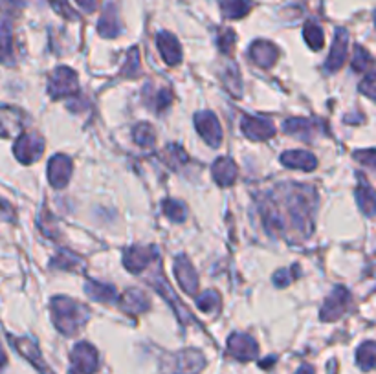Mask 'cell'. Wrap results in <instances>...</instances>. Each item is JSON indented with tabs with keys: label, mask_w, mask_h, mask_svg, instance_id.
<instances>
[{
	"label": "cell",
	"mask_w": 376,
	"mask_h": 374,
	"mask_svg": "<svg viewBox=\"0 0 376 374\" xmlns=\"http://www.w3.org/2000/svg\"><path fill=\"white\" fill-rule=\"evenodd\" d=\"M50 308L55 327L64 336H75L88 320L87 308L68 297H54Z\"/></svg>",
	"instance_id": "1"
},
{
	"label": "cell",
	"mask_w": 376,
	"mask_h": 374,
	"mask_svg": "<svg viewBox=\"0 0 376 374\" xmlns=\"http://www.w3.org/2000/svg\"><path fill=\"white\" fill-rule=\"evenodd\" d=\"M206 366V358L200 351L183 349V351L171 354L162 361L164 374H198Z\"/></svg>",
	"instance_id": "2"
},
{
	"label": "cell",
	"mask_w": 376,
	"mask_h": 374,
	"mask_svg": "<svg viewBox=\"0 0 376 374\" xmlns=\"http://www.w3.org/2000/svg\"><path fill=\"white\" fill-rule=\"evenodd\" d=\"M48 92L51 97H70L78 92V73L72 68L61 66L50 76Z\"/></svg>",
	"instance_id": "3"
},
{
	"label": "cell",
	"mask_w": 376,
	"mask_h": 374,
	"mask_svg": "<svg viewBox=\"0 0 376 374\" xmlns=\"http://www.w3.org/2000/svg\"><path fill=\"white\" fill-rule=\"evenodd\" d=\"M15 156L18 162L23 164H32V162L39 160L44 152V142L41 136L37 134H23L15 143Z\"/></svg>",
	"instance_id": "4"
},
{
	"label": "cell",
	"mask_w": 376,
	"mask_h": 374,
	"mask_svg": "<svg viewBox=\"0 0 376 374\" xmlns=\"http://www.w3.org/2000/svg\"><path fill=\"white\" fill-rule=\"evenodd\" d=\"M195 127L198 134L206 140L207 145L219 147L222 142V128H220L219 119L213 112H198L195 116Z\"/></svg>",
	"instance_id": "5"
},
{
	"label": "cell",
	"mask_w": 376,
	"mask_h": 374,
	"mask_svg": "<svg viewBox=\"0 0 376 374\" xmlns=\"http://www.w3.org/2000/svg\"><path fill=\"white\" fill-rule=\"evenodd\" d=\"M72 363L73 367L83 374H94L99 369V358L97 351L87 342L78 343L72 351Z\"/></svg>",
	"instance_id": "6"
},
{
	"label": "cell",
	"mask_w": 376,
	"mask_h": 374,
	"mask_svg": "<svg viewBox=\"0 0 376 374\" xmlns=\"http://www.w3.org/2000/svg\"><path fill=\"white\" fill-rule=\"evenodd\" d=\"M348 303H351V294L347 288L338 286L334 288V292L327 297L325 305L321 308V320L323 321H334L339 315H344L347 310Z\"/></svg>",
	"instance_id": "7"
},
{
	"label": "cell",
	"mask_w": 376,
	"mask_h": 374,
	"mask_svg": "<svg viewBox=\"0 0 376 374\" xmlns=\"http://www.w3.org/2000/svg\"><path fill=\"white\" fill-rule=\"evenodd\" d=\"M228 352L235 360L250 361L253 358H257L259 347H257V342L252 336H248V334H234L228 339Z\"/></svg>",
	"instance_id": "8"
},
{
	"label": "cell",
	"mask_w": 376,
	"mask_h": 374,
	"mask_svg": "<svg viewBox=\"0 0 376 374\" xmlns=\"http://www.w3.org/2000/svg\"><path fill=\"white\" fill-rule=\"evenodd\" d=\"M156 250L149 246H131L123 251V265L128 272L140 274L156 259Z\"/></svg>",
	"instance_id": "9"
},
{
	"label": "cell",
	"mask_w": 376,
	"mask_h": 374,
	"mask_svg": "<svg viewBox=\"0 0 376 374\" xmlns=\"http://www.w3.org/2000/svg\"><path fill=\"white\" fill-rule=\"evenodd\" d=\"M241 127L243 133L253 142H265L275 134V127L270 119L257 118V116H244Z\"/></svg>",
	"instance_id": "10"
},
{
	"label": "cell",
	"mask_w": 376,
	"mask_h": 374,
	"mask_svg": "<svg viewBox=\"0 0 376 374\" xmlns=\"http://www.w3.org/2000/svg\"><path fill=\"white\" fill-rule=\"evenodd\" d=\"M70 176H72V160L68 156L57 155L48 162V180L51 186L63 189L70 182Z\"/></svg>",
	"instance_id": "11"
},
{
	"label": "cell",
	"mask_w": 376,
	"mask_h": 374,
	"mask_svg": "<svg viewBox=\"0 0 376 374\" xmlns=\"http://www.w3.org/2000/svg\"><path fill=\"white\" fill-rule=\"evenodd\" d=\"M347 46H348V35L345 30H338L334 37V42H332V48H330L329 59L325 63L327 72H338L341 66H344L345 59H347Z\"/></svg>",
	"instance_id": "12"
},
{
	"label": "cell",
	"mask_w": 376,
	"mask_h": 374,
	"mask_svg": "<svg viewBox=\"0 0 376 374\" xmlns=\"http://www.w3.org/2000/svg\"><path fill=\"white\" fill-rule=\"evenodd\" d=\"M174 274L178 279L180 286L183 292L195 294L198 290V275L193 268V265L188 260V257L180 255L178 259L174 260Z\"/></svg>",
	"instance_id": "13"
},
{
	"label": "cell",
	"mask_w": 376,
	"mask_h": 374,
	"mask_svg": "<svg viewBox=\"0 0 376 374\" xmlns=\"http://www.w3.org/2000/svg\"><path fill=\"white\" fill-rule=\"evenodd\" d=\"M277 57H279V50L272 42L255 41L250 46V59L261 68H272Z\"/></svg>",
	"instance_id": "14"
},
{
	"label": "cell",
	"mask_w": 376,
	"mask_h": 374,
	"mask_svg": "<svg viewBox=\"0 0 376 374\" xmlns=\"http://www.w3.org/2000/svg\"><path fill=\"white\" fill-rule=\"evenodd\" d=\"M13 347L17 349V351L20 352V354H23V356L26 358V360L30 361V363H32L37 370H39V373L54 374L50 370V367L44 363V360H42V356H41V351L37 349V345L32 342V339H26V338L13 339Z\"/></svg>",
	"instance_id": "15"
},
{
	"label": "cell",
	"mask_w": 376,
	"mask_h": 374,
	"mask_svg": "<svg viewBox=\"0 0 376 374\" xmlns=\"http://www.w3.org/2000/svg\"><path fill=\"white\" fill-rule=\"evenodd\" d=\"M158 48H160V54L164 57V61L169 66H176V64L182 61V48H180V42L176 41V37L171 35L169 32H162L158 35Z\"/></svg>",
	"instance_id": "16"
},
{
	"label": "cell",
	"mask_w": 376,
	"mask_h": 374,
	"mask_svg": "<svg viewBox=\"0 0 376 374\" xmlns=\"http://www.w3.org/2000/svg\"><path fill=\"white\" fill-rule=\"evenodd\" d=\"M211 173H213V179L219 186L229 187L234 186L235 179H237V165L231 158L224 156V158H219V160L213 164L211 167Z\"/></svg>",
	"instance_id": "17"
},
{
	"label": "cell",
	"mask_w": 376,
	"mask_h": 374,
	"mask_svg": "<svg viewBox=\"0 0 376 374\" xmlns=\"http://www.w3.org/2000/svg\"><path fill=\"white\" fill-rule=\"evenodd\" d=\"M354 196H356V202L360 205L363 215L367 217H375L376 215V193L369 183L365 182L363 176H360V182H358L356 191H354Z\"/></svg>",
	"instance_id": "18"
},
{
	"label": "cell",
	"mask_w": 376,
	"mask_h": 374,
	"mask_svg": "<svg viewBox=\"0 0 376 374\" xmlns=\"http://www.w3.org/2000/svg\"><path fill=\"white\" fill-rule=\"evenodd\" d=\"M281 164L290 167V169H301V171H314L316 169V158L307 151H286L281 155Z\"/></svg>",
	"instance_id": "19"
},
{
	"label": "cell",
	"mask_w": 376,
	"mask_h": 374,
	"mask_svg": "<svg viewBox=\"0 0 376 374\" xmlns=\"http://www.w3.org/2000/svg\"><path fill=\"white\" fill-rule=\"evenodd\" d=\"M121 310L128 312V314H142L149 308V297L142 292V290H138V288H131L127 292L121 296Z\"/></svg>",
	"instance_id": "20"
},
{
	"label": "cell",
	"mask_w": 376,
	"mask_h": 374,
	"mask_svg": "<svg viewBox=\"0 0 376 374\" xmlns=\"http://www.w3.org/2000/svg\"><path fill=\"white\" fill-rule=\"evenodd\" d=\"M97 30L103 37L107 39H114L118 37V33L121 32V28H119V20H118V11H116L114 4H109L103 11L99 18V24H97Z\"/></svg>",
	"instance_id": "21"
},
{
	"label": "cell",
	"mask_w": 376,
	"mask_h": 374,
	"mask_svg": "<svg viewBox=\"0 0 376 374\" xmlns=\"http://www.w3.org/2000/svg\"><path fill=\"white\" fill-rule=\"evenodd\" d=\"M87 294L97 303H114L116 299H118V294H116L114 286L96 283V281H88Z\"/></svg>",
	"instance_id": "22"
},
{
	"label": "cell",
	"mask_w": 376,
	"mask_h": 374,
	"mask_svg": "<svg viewBox=\"0 0 376 374\" xmlns=\"http://www.w3.org/2000/svg\"><path fill=\"white\" fill-rule=\"evenodd\" d=\"M220 9L226 18H243L250 13L252 9V2L250 0H222L220 2Z\"/></svg>",
	"instance_id": "23"
},
{
	"label": "cell",
	"mask_w": 376,
	"mask_h": 374,
	"mask_svg": "<svg viewBox=\"0 0 376 374\" xmlns=\"http://www.w3.org/2000/svg\"><path fill=\"white\" fill-rule=\"evenodd\" d=\"M283 131L286 134H293V136H299L303 140H308L314 134V125L305 118H292L284 121Z\"/></svg>",
	"instance_id": "24"
},
{
	"label": "cell",
	"mask_w": 376,
	"mask_h": 374,
	"mask_svg": "<svg viewBox=\"0 0 376 374\" xmlns=\"http://www.w3.org/2000/svg\"><path fill=\"white\" fill-rule=\"evenodd\" d=\"M356 363L363 370H375L376 369V343L367 342L360 345L356 351Z\"/></svg>",
	"instance_id": "25"
},
{
	"label": "cell",
	"mask_w": 376,
	"mask_h": 374,
	"mask_svg": "<svg viewBox=\"0 0 376 374\" xmlns=\"http://www.w3.org/2000/svg\"><path fill=\"white\" fill-rule=\"evenodd\" d=\"M303 35H305V41H307V44L310 46L314 52L321 50V48H323V44H325V35H323V30H321L317 24H314V23L305 24Z\"/></svg>",
	"instance_id": "26"
},
{
	"label": "cell",
	"mask_w": 376,
	"mask_h": 374,
	"mask_svg": "<svg viewBox=\"0 0 376 374\" xmlns=\"http://www.w3.org/2000/svg\"><path fill=\"white\" fill-rule=\"evenodd\" d=\"M133 138L140 147H152L156 142V133L151 125L140 123L133 128Z\"/></svg>",
	"instance_id": "27"
},
{
	"label": "cell",
	"mask_w": 376,
	"mask_h": 374,
	"mask_svg": "<svg viewBox=\"0 0 376 374\" xmlns=\"http://www.w3.org/2000/svg\"><path fill=\"white\" fill-rule=\"evenodd\" d=\"M372 66H375V59H372L369 52L362 46H356L354 48V55H353V68L356 72H372Z\"/></svg>",
	"instance_id": "28"
},
{
	"label": "cell",
	"mask_w": 376,
	"mask_h": 374,
	"mask_svg": "<svg viewBox=\"0 0 376 374\" xmlns=\"http://www.w3.org/2000/svg\"><path fill=\"white\" fill-rule=\"evenodd\" d=\"M162 211H164L165 217H169L174 222H182L186 220V207H183L182 202L176 200H165L162 204Z\"/></svg>",
	"instance_id": "29"
},
{
	"label": "cell",
	"mask_w": 376,
	"mask_h": 374,
	"mask_svg": "<svg viewBox=\"0 0 376 374\" xmlns=\"http://www.w3.org/2000/svg\"><path fill=\"white\" fill-rule=\"evenodd\" d=\"M79 265H81V259L73 255V253H70V251H61L59 255L54 259V263H51V266H57L61 270H70V272H75L79 268Z\"/></svg>",
	"instance_id": "30"
},
{
	"label": "cell",
	"mask_w": 376,
	"mask_h": 374,
	"mask_svg": "<svg viewBox=\"0 0 376 374\" xmlns=\"http://www.w3.org/2000/svg\"><path fill=\"white\" fill-rule=\"evenodd\" d=\"M197 305L198 308L204 312L215 310L217 306L220 305V296L215 292V290H207V292H204L200 297H198Z\"/></svg>",
	"instance_id": "31"
},
{
	"label": "cell",
	"mask_w": 376,
	"mask_h": 374,
	"mask_svg": "<svg viewBox=\"0 0 376 374\" xmlns=\"http://www.w3.org/2000/svg\"><path fill=\"white\" fill-rule=\"evenodd\" d=\"M138 73H140V54H138V50L134 48V50L128 52L127 63H125L121 76H127V78H136Z\"/></svg>",
	"instance_id": "32"
},
{
	"label": "cell",
	"mask_w": 376,
	"mask_h": 374,
	"mask_svg": "<svg viewBox=\"0 0 376 374\" xmlns=\"http://www.w3.org/2000/svg\"><path fill=\"white\" fill-rule=\"evenodd\" d=\"M360 92H362L363 96L369 97V99L376 101V72H371L360 83Z\"/></svg>",
	"instance_id": "33"
},
{
	"label": "cell",
	"mask_w": 376,
	"mask_h": 374,
	"mask_svg": "<svg viewBox=\"0 0 376 374\" xmlns=\"http://www.w3.org/2000/svg\"><path fill=\"white\" fill-rule=\"evenodd\" d=\"M298 266H292V268L289 270H281V272H277L274 277V283L277 284L279 288H284L289 286L290 283H292V279H296V274H298Z\"/></svg>",
	"instance_id": "34"
},
{
	"label": "cell",
	"mask_w": 376,
	"mask_h": 374,
	"mask_svg": "<svg viewBox=\"0 0 376 374\" xmlns=\"http://www.w3.org/2000/svg\"><path fill=\"white\" fill-rule=\"evenodd\" d=\"M51 4V8L57 11L59 15H63L64 18H68V20H73V18H78V13L73 11L72 8L68 6V2L66 0H48Z\"/></svg>",
	"instance_id": "35"
},
{
	"label": "cell",
	"mask_w": 376,
	"mask_h": 374,
	"mask_svg": "<svg viewBox=\"0 0 376 374\" xmlns=\"http://www.w3.org/2000/svg\"><path fill=\"white\" fill-rule=\"evenodd\" d=\"M354 158L358 162H362L367 167H372L376 169V149H367V151H358L354 152Z\"/></svg>",
	"instance_id": "36"
},
{
	"label": "cell",
	"mask_w": 376,
	"mask_h": 374,
	"mask_svg": "<svg viewBox=\"0 0 376 374\" xmlns=\"http://www.w3.org/2000/svg\"><path fill=\"white\" fill-rule=\"evenodd\" d=\"M234 44H235V33L229 32V30H226V32L219 37L220 50L224 52V54H231V50H234Z\"/></svg>",
	"instance_id": "37"
},
{
	"label": "cell",
	"mask_w": 376,
	"mask_h": 374,
	"mask_svg": "<svg viewBox=\"0 0 376 374\" xmlns=\"http://www.w3.org/2000/svg\"><path fill=\"white\" fill-rule=\"evenodd\" d=\"M75 2L87 11H94V8H96V0H75Z\"/></svg>",
	"instance_id": "38"
},
{
	"label": "cell",
	"mask_w": 376,
	"mask_h": 374,
	"mask_svg": "<svg viewBox=\"0 0 376 374\" xmlns=\"http://www.w3.org/2000/svg\"><path fill=\"white\" fill-rule=\"evenodd\" d=\"M296 374H314V367H312V366H301Z\"/></svg>",
	"instance_id": "39"
},
{
	"label": "cell",
	"mask_w": 376,
	"mask_h": 374,
	"mask_svg": "<svg viewBox=\"0 0 376 374\" xmlns=\"http://www.w3.org/2000/svg\"><path fill=\"white\" fill-rule=\"evenodd\" d=\"M375 26H376V13H375Z\"/></svg>",
	"instance_id": "40"
},
{
	"label": "cell",
	"mask_w": 376,
	"mask_h": 374,
	"mask_svg": "<svg viewBox=\"0 0 376 374\" xmlns=\"http://www.w3.org/2000/svg\"><path fill=\"white\" fill-rule=\"evenodd\" d=\"M70 374H73V373H70Z\"/></svg>",
	"instance_id": "41"
}]
</instances>
